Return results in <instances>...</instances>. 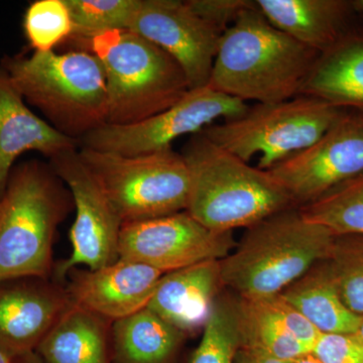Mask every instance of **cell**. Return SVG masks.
<instances>
[{
  "instance_id": "obj_26",
  "label": "cell",
  "mask_w": 363,
  "mask_h": 363,
  "mask_svg": "<svg viewBox=\"0 0 363 363\" xmlns=\"http://www.w3.org/2000/svg\"><path fill=\"white\" fill-rule=\"evenodd\" d=\"M79 39L98 33L128 30L140 0H65Z\"/></svg>"
},
{
  "instance_id": "obj_12",
  "label": "cell",
  "mask_w": 363,
  "mask_h": 363,
  "mask_svg": "<svg viewBox=\"0 0 363 363\" xmlns=\"http://www.w3.org/2000/svg\"><path fill=\"white\" fill-rule=\"evenodd\" d=\"M296 208L363 174V117L344 116L307 149L269 169Z\"/></svg>"
},
{
  "instance_id": "obj_31",
  "label": "cell",
  "mask_w": 363,
  "mask_h": 363,
  "mask_svg": "<svg viewBox=\"0 0 363 363\" xmlns=\"http://www.w3.org/2000/svg\"><path fill=\"white\" fill-rule=\"evenodd\" d=\"M235 363H286L277 358L262 352V351L253 350V348L240 347L236 355Z\"/></svg>"
},
{
  "instance_id": "obj_4",
  "label": "cell",
  "mask_w": 363,
  "mask_h": 363,
  "mask_svg": "<svg viewBox=\"0 0 363 363\" xmlns=\"http://www.w3.org/2000/svg\"><path fill=\"white\" fill-rule=\"evenodd\" d=\"M0 70L25 101L74 140L107 123L106 76L101 62L92 52L6 56Z\"/></svg>"
},
{
  "instance_id": "obj_32",
  "label": "cell",
  "mask_w": 363,
  "mask_h": 363,
  "mask_svg": "<svg viewBox=\"0 0 363 363\" xmlns=\"http://www.w3.org/2000/svg\"><path fill=\"white\" fill-rule=\"evenodd\" d=\"M13 363H44V362L40 359L35 351H30V352H26L25 354L16 357Z\"/></svg>"
},
{
  "instance_id": "obj_28",
  "label": "cell",
  "mask_w": 363,
  "mask_h": 363,
  "mask_svg": "<svg viewBox=\"0 0 363 363\" xmlns=\"http://www.w3.org/2000/svg\"><path fill=\"white\" fill-rule=\"evenodd\" d=\"M23 30L35 52H51L73 35L74 26L65 0H38L26 9Z\"/></svg>"
},
{
  "instance_id": "obj_33",
  "label": "cell",
  "mask_w": 363,
  "mask_h": 363,
  "mask_svg": "<svg viewBox=\"0 0 363 363\" xmlns=\"http://www.w3.org/2000/svg\"><path fill=\"white\" fill-rule=\"evenodd\" d=\"M288 363H323L320 362L319 359L312 352L306 353V354L302 355V357L296 358V359L292 360V362Z\"/></svg>"
},
{
  "instance_id": "obj_15",
  "label": "cell",
  "mask_w": 363,
  "mask_h": 363,
  "mask_svg": "<svg viewBox=\"0 0 363 363\" xmlns=\"http://www.w3.org/2000/svg\"><path fill=\"white\" fill-rule=\"evenodd\" d=\"M162 274L147 264L119 259L97 269L74 267L65 286L73 304L116 322L147 307Z\"/></svg>"
},
{
  "instance_id": "obj_9",
  "label": "cell",
  "mask_w": 363,
  "mask_h": 363,
  "mask_svg": "<svg viewBox=\"0 0 363 363\" xmlns=\"http://www.w3.org/2000/svg\"><path fill=\"white\" fill-rule=\"evenodd\" d=\"M247 102L209 86L188 91L166 111L138 123H105L82 138L84 147L121 156H140L172 149L177 138L201 133L219 119L230 121L247 111Z\"/></svg>"
},
{
  "instance_id": "obj_3",
  "label": "cell",
  "mask_w": 363,
  "mask_h": 363,
  "mask_svg": "<svg viewBox=\"0 0 363 363\" xmlns=\"http://www.w3.org/2000/svg\"><path fill=\"white\" fill-rule=\"evenodd\" d=\"M336 236L290 208L248 227L220 260L225 288L243 300L279 295L318 262L328 259Z\"/></svg>"
},
{
  "instance_id": "obj_2",
  "label": "cell",
  "mask_w": 363,
  "mask_h": 363,
  "mask_svg": "<svg viewBox=\"0 0 363 363\" xmlns=\"http://www.w3.org/2000/svg\"><path fill=\"white\" fill-rule=\"evenodd\" d=\"M182 157L190 176L186 211L210 230L233 233L296 208L269 172L250 166L202 131L191 138Z\"/></svg>"
},
{
  "instance_id": "obj_23",
  "label": "cell",
  "mask_w": 363,
  "mask_h": 363,
  "mask_svg": "<svg viewBox=\"0 0 363 363\" xmlns=\"http://www.w3.org/2000/svg\"><path fill=\"white\" fill-rule=\"evenodd\" d=\"M240 310L241 347L262 351L286 363L312 352L286 328L276 296L259 300L240 298Z\"/></svg>"
},
{
  "instance_id": "obj_36",
  "label": "cell",
  "mask_w": 363,
  "mask_h": 363,
  "mask_svg": "<svg viewBox=\"0 0 363 363\" xmlns=\"http://www.w3.org/2000/svg\"><path fill=\"white\" fill-rule=\"evenodd\" d=\"M357 334L359 336V338L363 341V321L362 325H360L359 329H358Z\"/></svg>"
},
{
  "instance_id": "obj_29",
  "label": "cell",
  "mask_w": 363,
  "mask_h": 363,
  "mask_svg": "<svg viewBox=\"0 0 363 363\" xmlns=\"http://www.w3.org/2000/svg\"><path fill=\"white\" fill-rule=\"evenodd\" d=\"M312 353L323 363H363V341L357 333L321 334Z\"/></svg>"
},
{
  "instance_id": "obj_35",
  "label": "cell",
  "mask_w": 363,
  "mask_h": 363,
  "mask_svg": "<svg viewBox=\"0 0 363 363\" xmlns=\"http://www.w3.org/2000/svg\"><path fill=\"white\" fill-rule=\"evenodd\" d=\"M350 2L353 11L363 14V0H354V1Z\"/></svg>"
},
{
  "instance_id": "obj_25",
  "label": "cell",
  "mask_w": 363,
  "mask_h": 363,
  "mask_svg": "<svg viewBox=\"0 0 363 363\" xmlns=\"http://www.w3.org/2000/svg\"><path fill=\"white\" fill-rule=\"evenodd\" d=\"M298 209L335 236H363V174Z\"/></svg>"
},
{
  "instance_id": "obj_18",
  "label": "cell",
  "mask_w": 363,
  "mask_h": 363,
  "mask_svg": "<svg viewBox=\"0 0 363 363\" xmlns=\"http://www.w3.org/2000/svg\"><path fill=\"white\" fill-rule=\"evenodd\" d=\"M255 4L274 28L319 54L343 37L346 18L353 11L345 0H257Z\"/></svg>"
},
{
  "instance_id": "obj_34",
  "label": "cell",
  "mask_w": 363,
  "mask_h": 363,
  "mask_svg": "<svg viewBox=\"0 0 363 363\" xmlns=\"http://www.w3.org/2000/svg\"><path fill=\"white\" fill-rule=\"evenodd\" d=\"M14 359H16V357H13L11 353L0 347V363H13Z\"/></svg>"
},
{
  "instance_id": "obj_14",
  "label": "cell",
  "mask_w": 363,
  "mask_h": 363,
  "mask_svg": "<svg viewBox=\"0 0 363 363\" xmlns=\"http://www.w3.org/2000/svg\"><path fill=\"white\" fill-rule=\"evenodd\" d=\"M71 304L65 284L52 279L0 281V347L13 357L35 351Z\"/></svg>"
},
{
  "instance_id": "obj_11",
  "label": "cell",
  "mask_w": 363,
  "mask_h": 363,
  "mask_svg": "<svg viewBox=\"0 0 363 363\" xmlns=\"http://www.w3.org/2000/svg\"><path fill=\"white\" fill-rule=\"evenodd\" d=\"M234 247L233 233L210 230L187 211H182L123 224L118 253L119 259L167 274L207 260L223 259Z\"/></svg>"
},
{
  "instance_id": "obj_27",
  "label": "cell",
  "mask_w": 363,
  "mask_h": 363,
  "mask_svg": "<svg viewBox=\"0 0 363 363\" xmlns=\"http://www.w3.org/2000/svg\"><path fill=\"white\" fill-rule=\"evenodd\" d=\"M327 262L344 304L363 316V236H336Z\"/></svg>"
},
{
  "instance_id": "obj_21",
  "label": "cell",
  "mask_w": 363,
  "mask_h": 363,
  "mask_svg": "<svg viewBox=\"0 0 363 363\" xmlns=\"http://www.w3.org/2000/svg\"><path fill=\"white\" fill-rule=\"evenodd\" d=\"M188 336L145 308L113 322L111 363H181Z\"/></svg>"
},
{
  "instance_id": "obj_19",
  "label": "cell",
  "mask_w": 363,
  "mask_h": 363,
  "mask_svg": "<svg viewBox=\"0 0 363 363\" xmlns=\"http://www.w3.org/2000/svg\"><path fill=\"white\" fill-rule=\"evenodd\" d=\"M300 95L323 100L339 109L354 108L363 117L362 35H343L319 54Z\"/></svg>"
},
{
  "instance_id": "obj_24",
  "label": "cell",
  "mask_w": 363,
  "mask_h": 363,
  "mask_svg": "<svg viewBox=\"0 0 363 363\" xmlns=\"http://www.w3.org/2000/svg\"><path fill=\"white\" fill-rule=\"evenodd\" d=\"M240 347V297L223 291L215 301L201 340L184 363H235Z\"/></svg>"
},
{
  "instance_id": "obj_1",
  "label": "cell",
  "mask_w": 363,
  "mask_h": 363,
  "mask_svg": "<svg viewBox=\"0 0 363 363\" xmlns=\"http://www.w3.org/2000/svg\"><path fill=\"white\" fill-rule=\"evenodd\" d=\"M319 52L274 28L255 6L222 35L208 86L241 101L298 96Z\"/></svg>"
},
{
  "instance_id": "obj_13",
  "label": "cell",
  "mask_w": 363,
  "mask_h": 363,
  "mask_svg": "<svg viewBox=\"0 0 363 363\" xmlns=\"http://www.w3.org/2000/svg\"><path fill=\"white\" fill-rule=\"evenodd\" d=\"M128 30L175 60L190 89L208 86L224 33L196 13L188 1L140 0Z\"/></svg>"
},
{
  "instance_id": "obj_5",
  "label": "cell",
  "mask_w": 363,
  "mask_h": 363,
  "mask_svg": "<svg viewBox=\"0 0 363 363\" xmlns=\"http://www.w3.org/2000/svg\"><path fill=\"white\" fill-rule=\"evenodd\" d=\"M70 195L52 167L38 161L13 167L0 198V281L52 279L55 235Z\"/></svg>"
},
{
  "instance_id": "obj_6",
  "label": "cell",
  "mask_w": 363,
  "mask_h": 363,
  "mask_svg": "<svg viewBox=\"0 0 363 363\" xmlns=\"http://www.w3.org/2000/svg\"><path fill=\"white\" fill-rule=\"evenodd\" d=\"M85 43L106 76L107 123L145 121L173 106L191 90L175 60L130 30L98 33Z\"/></svg>"
},
{
  "instance_id": "obj_7",
  "label": "cell",
  "mask_w": 363,
  "mask_h": 363,
  "mask_svg": "<svg viewBox=\"0 0 363 363\" xmlns=\"http://www.w3.org/2000/svg\"><path fill=\"white\" fill-rule=\"evenodd\" d=\"M344 116L323 100L297 96L257 104L238 118L208 126L202 133L245 162L259 155L257 168L269 171L317 142Z\"/></svg>"
},
{
  "instance_id": "obj_30",
  "label": "cell",
  "mask_w": 363,
  "mask_h": 363,
  "mask_svg": "<svg viewBox=\"0 0 363 363\" xmlns=\"http://www.w3.org/2000/svg\"><path fill=\"white\" fill-rule=\"evenodd\" d=\"M196 13L225 33L238 16L255 6L250 0H189Z\"/></svg>"
},
{
  "instance_id": "obj_8",
  "label": "cell",
  "mask_w": 363,
  "mask_h": 363,
  "mask_svg": "<svg viewBox=\"0 0 363 363\" xmlns=\"http://www.w3.org/2000/svg\"><path fill=\"white\" fill-rule=\"evenodd\" d=\"M78 154L123 225L187 209L188 167L182 155L173 150L121 156L83 147Z\"/></svg>"
},
{
  "instance_id": "obj_10",
  "label": "cell",
  "mask_w": 363,
  "mask_h": 363,
  "mask_svg": "<svg viewBox=\"0 0 363 363\" xmlns=\"http://www.w3.org/2000/svg\"><path fill=\"white\" fill-rule=\"evenodd\" d=\"M52 169L70 190L76 218L70 230L72 253L55 264L52 279L66 284L68 272L85 264L89 269L108 266L119 259L121 223L96 179L71 150L52 160Z\"/></svg>"
},
{
  "instance_id": "obj_17",
  "label": "cell",
  "mask_w": 363,
  "mask_h": 363,
  "mask_svg": "<svg viewBox=\"0 0 363 363\" xmlns=\"http://www.w3.org/2000/svg\"><path fill=\"white\" fill-rule=\"evenodd\" d=\"M77 140L45 123L0 70V198L6 190L14 162L26 152H39L55 159L76 150Z\"/></svg>"
},
{
  "instance_id": "obj_22",
  "label": "cell",
  "mask_w": 363,
  "mask_h": 363,
  "mask_svg": "<svg viewBox=\"0 0 363 363\" xmlns=\"http://www.w3.org/2000/svg\"><path fill=\"white\" fill-rule=\"evenodd\" d=\"M321 334L357 333L363 316L341 300L328 262H318L281 294Z\"/></svg>"
},
{
  "instance_id": "obj_16",
  "label": "cell",
  "mask_w": 363,
  "mask_h": 363,
  "mask_svg": "<svg viewBox=\"0 0 363 363\" xmlns=\"http://www.w3.org/2000/svg\"><path fill=\"white\" fill-rule=\"evenodd\" d=\"M224 289L220 260H207L162 274L147 308L189 338L202 332Z\"/></svg>"
},
{
  "instance_id": "obj_20",
  "label": "cell",
  "mask_w": 363,
  "mask_h": 363,
  "mask_svg": "<svg viewBox=\"0 0 363 363\" xmlns=\"http://www.w3.org/2000/svg\"><path fill=\"white\" fill-rule=\"evenodd\" d=\"M113 322L72 303L35 353L44 363H111Z\"/></svg>"
}]
</instances>
